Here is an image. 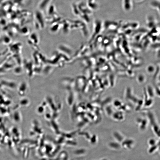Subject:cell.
Wrapping results in <instances>:
<instances>
[{
	"label": "cell",
	"instance_id": "obj_2",
	"mask_svg": "<svg viewBox=\"0 0 160 160\" xmlns=\"http://www.w3.org/2000/svg\"><path fill=\"white\" fill-rule=\"evenodd\" d=\"M111 116L114 120L117 121H121L123 120L125 118L124 114L122 111L114 112Z\"/></svg>",
	"mask_w": 160,
	"mask_h": 160
},
{
	"label": "cell",
	"instance_id": "obj_9",
	"mask_svg": "<svg viewBox=\"0 0 160 160\" xmlns=\"http://www.w3.org/2000/svg\"><path fill=\"white\" fill-rule=\"evenodd\" d=\"M113 133L114 137L118 141H121L123 139V136L119 132L116 131Z\"/></svg>",
	"mask_w": 160,
	"mask_h": 160
},
{
	"label": "cell",
	"instance_id": "obj_6",
	"mask_svg": "<svg viewBox=\"0 0 160 160\" xmlns=\"http://www.w3.org/2000/svg\"><path fill=\"white\" fill-rule=\"evenodd\" d=\"M146 76L143 73L139 74L136 78L137 82L140 84L144 83L146 81Z\"/></svg>",
	"mask_w": 160,
	"mask_h": 160
},
{
	"label": "cell",
	"instance_id": "obj_4",
	"mask_svg": "<svg viewBox=\"0 0 160 160\" xmlns=\"http://www.w3.org/2000/svg\"><path fill=\"white\" fill-rule=\"evenodd\" d=\"M132 2L131 0H123L122 4L124 10L126 11L131 10L132 7Z\"/></svg>",
	"mask_w": 160,
	"mask_h": 160
},
{
	"label": "cell",
	"instance_id": "obj_11",
	"mask_svg": "<svg viewBox=\"0 0 160 160\" xmlns=\"http://www.w3.org/2000/svg\"><path fill=\"white\" fill-rule=\"evenodd\" d=\"M122 103L119 100H116L114 101L113 103V106L116 108H119L122 105Z\"/></svg>",
	"mask_w": 160,
	"mask_h": 160
},
{
	"label": "cell",
	"instance_id": "obj_1",
	"mask_svg": "<svg viewBox=\"0 0 160 160\" xmlns=\"http://www.w3.org/2000/svg\"><path fill=\"white\" fill-rule=\"evenodd\" d=\"M136 121L141 130L143 131L146 129L148 124V120L145 118L138 117L136 119Z\"/></svg>",
	"mask_w": 160,
	"mask_h": 160
},
{
	"label": "cell",
	"instance_id": "obj_12",
	"mask_svg": "<svg viewBox=\"0 0 160 160\" xmlns=\"http://www.w3.org/2000/svg\"><path fill=\"white\" fill-rule=\"evenodd\" d=\"M155 143V140L153 139H151L149 141V143L151 145H153Z\"/></svg>",
	"mask_w": 160,
	"mask_h": 160
},
{
	"label": "cell",
	"instance_id": "obj_7",
	"mask_svg": "<svg viewBox=\"0 0 160 160\" xmlns=\"http://www.w3.org/2000/svg\"><path fill=\"white\" fill-rule=\"evenodd\" d=\"M153 98H149L145 100L143 105L146 107H149L151 106L153 103Z\"/></svg>",
	"mask_w": 160,
	"mask_h": 160
},
{
	"label": "cell",
	"instance_id": "obj_5",
	"mask_svg": "<svg viewBox=\"0 0 160 160\" xmlns=\"http://www.w3.org/2000/svg\"><path fill=\"white\" fill-rule=\"evenodd\" d=\"M146 71L148 74H154L156 71V68L154 65L150 64L147 66Z\"/></svg>",
	"mask_w": 160,
	"mask_h": 160
},
{
	"label": "cell",
	"instance_id": "obj_10",
	"mask_svg": "<svg viewBox=\"0 0 160 160\" xmlns=\"http://www.w3.org/2000/svg\"><path fill=\"white\" fill-rule=\"evenodd\" d=\"M132 91L130 87L127 88L126 90L125 98L127 99H130L133 96Z\"/></svg>",
	"mask_w": 160,
	"mask_h": 160
},
{
	"label": "cell",
	"instance_id": "obj_3",
	"mask_svg": "<svg viewBox=\"0 0 160 160\" xmlns=\"http://www.w3.org/2000/svg\"><path fill=\"white\" fill-rule=\"evenodd\" d=\"M145 92L149 97L153 98L155 95V89L151 85H148L145 89Z\"/></svg>",
	"mask_w": 160,
	"mask_h": 160
},
{
	"label": "cell",
	"instance_id": "obj_8",
	"mask_svg": "<svg viewBox=\"0 0 160 160\" xmlns=\"http://www.w3.org/2000/svg\"><path fill=\"white\" fill-rule=\"evenodd\" d=\"M105 113L108 116H112L114 112L113 107L111 106L108 105L105 107Z\"/></svg>",
	"mask_w": 160,
	"mask_h": 160
}]
</instances>
